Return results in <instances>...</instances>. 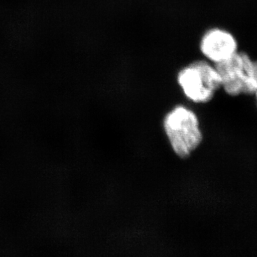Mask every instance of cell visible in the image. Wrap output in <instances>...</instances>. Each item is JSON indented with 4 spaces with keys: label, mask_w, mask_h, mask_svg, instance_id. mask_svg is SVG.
Returning a JSON list of instances; mask_svg holds the SVG:
<instances>
[{
    "label": "cell",
    "mask_w": 257,
    "mask_h": 257,
    "mask_svg": "<svg viewBox=\"0 0 257 257\" xmlns=\"http://www.w3.org/2000/svg\"><path fill=\"white\" fill-rule=\"evenodd\" d=\"M215 66L221 76V89L224 92L230 96L243 94L245 73L241 52Z\"/></svg>",
    "instance_id": "277c9868"
},
{
    "label": "cell",
    "mask_w": 257,
    "mask_h": 257,
    "mask_svg": "<svg viewBox=\"0 0 257 257\" xmlns=\"http://www.w3.org/2000/svg\"><path fill=\"white\" fill-rule=\"evenodd\" d=\"M253 72L257 79V60H253Z\"/></svg>",
    "instance_id": "5b68a950"
},
{
    "label": "cell",
    "mask_w": 257,
    "mask_h": 257,
    "mask_svg": "<svg viewBox=\"0 0 257 257\" xmlns=\"http://www.w3.org/2000/svg\"><path fill=\"white\" fill-rule=\"evenodd\" d=\"M256 99H257V98H256Z\"/></svg>",
    "instance_id": "52a82bcc"
},
{
    "label": "cell",
    "mask_w": 257,
    "mask_h": 257,
    "mask_svg": "<svg viewBox=\"0 0 257 257\" xmlns=\"http://www.w3.org/2000/svg\"><path fill=\"white\" fill-rule=\"evenodd\" d=\"M183 95L194 104H207L221 89V78L216 66L200 59L189 62L176 76Z\"/></svg>",
    "instance_id": "7a4b0ae2"
},
{
    "label": "cell",
    "mask_w": 257,
    "mask_h": 257,
    "mask_svg": "<svg viewBox=\"0 0 257 257\" xmlns=\"http://www.w3.org/2000/svg\"><path fill=\"white\" fill-rule=\"evenodd\" d=\"M198 46L202 59L214 65L229 60L239 52V43L234 34L219 27L205 30Z\"/></svg>",
    "instance_id": "3957f363"
},
{
    "label": "cell",
    "mask_w": 257,
    "mask_h": 257,
    "mask_svg": "<svg viewBox=\"0 0 257 257\" xmlns=\"http://www.w3.org/2000/svg\"><path fill=\"white\" fill-rule=\"evenodd\" d=\"M255 95H256V97L257 98V91H256V92L255 93Z\"/></svg>",
    "instance_id": "8992f818"
},
{
    "label": "cell",
    "mask_w": 257,
    "mask_h": 257,
    "mask_svg": "<svg viewBox=\"0 0 257 257\" xmlns=\"http://www.w3.org/2000/svg\"><path fill=\"white\" fill-rule=\"evenodd\" d=\"M163 127L172 150L179 158H188L202 143L199 116L184 104H177L165 114Z\"/></svg>",
    "instance_id": "6da1fadb"
}]
</instances>
